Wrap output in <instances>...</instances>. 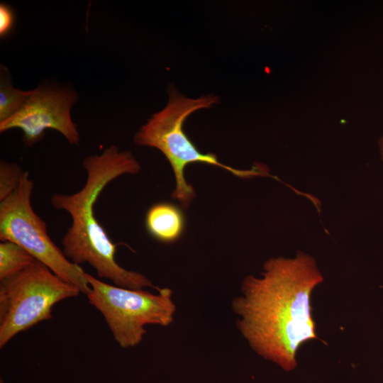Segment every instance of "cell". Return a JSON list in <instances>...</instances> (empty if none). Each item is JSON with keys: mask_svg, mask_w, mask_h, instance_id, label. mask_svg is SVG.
<instances>
[{"mask_svg": "<svg viewBox=\"0 0 383 383\" xmlns=\"http://www.w3.org/2000/svg\"><path fill=\"white\" fill-rule=\"evenodd\" d=\"M323 280L314 259L303 252L270 258L261 277L244 279L232 307L238 328L257 354L287 371L296 367L299 347L318 338L311 294Z\"/></svg>", "mask_w": 383, "mask_h": 383, "instance_id": "6da1fadb", "label": "cell"}, {"mask_svg": "<svg viewBox=\"0 0 383 383\" xmlns=\"http://www.w3.org/2000/svg\"><path fill=\"white\" fill-rule=\"evenodd\" d=\"M83 166L87 179L82 189L71 194H54L50 198L53 209L67 212L71 218L70 226L62 239L65 255L77 265L88 263L99 277L109 279L116 286L158 290L143 274L127 270L116 262V245L98 222L94 211L103 189L121 175L138 174L140 164L131 152L120 151L113 145L100 155L86 157Z\"/></svg>", "mask_w": 383, "mask_h": 383, "instance_id": "7a4b0ae2", "label": "cell"}, {"mask_svg": "<svg viewBox=\"0 0 383 383\" xmlns=\"http://www.w3.org/2000/svg\"><path fill=\"white\" fill-rule=\"evenodd\" d=\"M218 101V98L213 95L192 99L170 89L167 105L152 114L133 138L137 145L155 148L167 159L176 181L172 197L184 208H188L196 196L193 187L184 177V170L189 164L215 165L243 178L265 175V169L260 165L250 170H237L222 164L213 154L202 153L184 131V123L192 113L209 109Z\"/></svg>", "mask_w": 383, "mask_h": 383, "instance_id": "3957f363", "label": "cell"}, {"mask_svg": "<svg viewBox=\"0 0 383 383\" xmlns=\"http://www.w3.org/2000/svg\"><path fill=\"white\" fill-rule=\"evenodd\" d=\"M80 291L35 260L0 283V348L20 332L52 318L57 302Z\"/></svg>", "mask_w": 383, "mask_h": 383, "instance_id": "277c9868", "label": "cell"}, {"mask_svg": "<svg viewBox=\"0 0 383 383\" xmlns=\"http://www.w3.org/2000/svg\"><path fill=\"white\" fill-rule=\"evenodd\" d=\"M91 292L89 303L103 315L115 340L124 348L143 340L147 325L167 326L174 319L172 291L160 289L157 294L109 284L86 272Z\"/></svg>", "mask_w": 383, "mask_h": 383, "instance_id": "5b68a950", "label": "cell"}, {"mask_svg": "<svg viewBox=\"0 0 383 383\" xmlns=\"http://www.w3.org/2000/svg\"><path fill=\"white\" fill-rule=\"evenodd\" d=\"M33 181L24 172L16 189L0 201V239L13 242L28 252L60 278L88 294L91 287L86 272L65 255L50 238L47 224L33 210Z\"/></svg>", "mask_w": 383, "mask_h": 383, "instance_id": "8992f818", "label": "cell"}, {"mask_svg": "<svg viewBox=\"0 0 383 383\" xmlns=\"http://www.w3.org/2000/svg\"><path fill=\"white\" fill-rule=\"evenodd\" d=\"M78 95L70 88L39 85L20 111L0 123V133L12 128L23 131L26 146H32L43 136L46 129L60 132L72 145H78L79 134L71 117V109Z\"/></svg>", "mask_w": 383, "mask_h": 383, "instance_id": "52a82bcc", "label": "cell"}, {"mask_svg": "<svg viewBox=\"0 0 383 383\" xmlns=\"http://www.w3.org/2000/svg\"><path fill=\"white\" fill-rule=\"evenodd\" d=\"M145 228L157 240L171 243L182 235L186 219L182 210L170 202H159L150 207L145 216Z\"/></svg>", "mask_w": 383, "mask_h": 383, "instance_id": "ba28073f", "label": "cell"}, {"mask_svg": "<svg viewBox=\"0 0 383 383\" xmlns=\"http://www.w3.org/2000/svg\"><path fill=\"white\" fill-rule=\"evenodd\" d=\"M32 90L23 91L13 86L10 73L4 65L0 68V123L5 121L25 104Z\"/></svg>", "mask_w": 383, "mask_h": 383, "instance_id": "9c48e42d", "label": "cell"}, {"mask_svg": "<svg viewBox=\"0 0 383 383\" xmlns=\"http://www.w3.org/2000/svg\"><path fill=\"white\" fill-rule=\"evenodd\" d=\"M35 260L20 245L11 241H1L0 281L18 274Z\"/></svg>", "mask_w": 383, "mask_h": 383, "instance_id": "30bf717a", "label": "cell"}, {"mask_svg": "<svg viewBox=\"0 0 383 383\" xmlns=\"http://www.w3.org/2000/svg\"><path fill=\"white\" fill-rule=\"evenodd\" d=\"M23 172L17 163L1 161L0 201L9 197L16 189Z\"/></svg>", "mask_w": 383, "mask_h": 383, "instance_id": "8fae6325", "label": "cell"}, {"mask_svg": "<svg viewBox=\"0 0 383 383\" xmlns=\"http://www.w3.org/2000/svg\"><path fill=\"white\" fill-rule=\"evenodd\" d=\"M14 15L11 7L1 3L0 4V35H7L13 28Z\"/></svg>", "mask_w": 383, "mask_h": 383, "instance_id": "7c38bea8", "label": "cell"}, {"mask_svg": "<svg viewBox=\"0 0 383 383\" xmlns=\"http://www.w3.org/2000/svg\"><path fill=\"white\" fill-rule=\"evenodd\" d=\"M377 146L379 157L383 162V134L378 139Z\"/></svg>", "mask_w": 383, "mask_h": 383, "instance_id": "4fadbf2b", "label": "cell"}]
</instances>
